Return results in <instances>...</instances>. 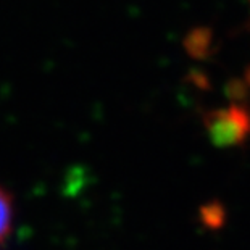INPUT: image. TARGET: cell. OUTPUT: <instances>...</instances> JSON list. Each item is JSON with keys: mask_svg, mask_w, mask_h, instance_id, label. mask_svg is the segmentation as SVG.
Listing matches in <instances>:
<instances>
[{"mask_svg": "<svg viewBox=\"0 0 250 250\" xmlns=\"http://www.w3.org/2000/svg\"><path fill=\"white\" fill-rule=\"evenodd\" d=\"M13 223V199L3 188H0V246L7 241Z\"/></svg>", "mask_w": 250, "mask_h": 250, "instance_id": "2", "label": "cell"}, {"mask_svg": "<svg viewBox=\"0 0 250 250\" xmlns=\"http://www.w3.org/2000/svg\"><path fill=\"white\" fill-rule=\"evenodd\" d=\"M207 129L216 146H232L246 136L249 121L246 115L237 108L218 110L207 116Z\"/></svg>", "mask_w": 250, "mask_h": 250, "instance_id": "1", "label": "cell"}]
</instances>
